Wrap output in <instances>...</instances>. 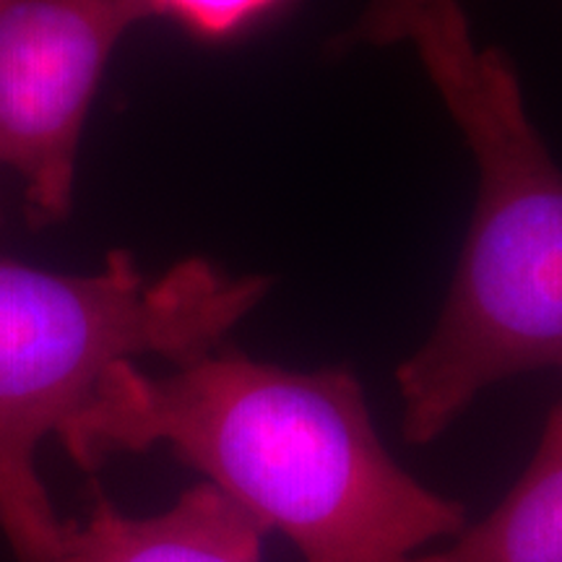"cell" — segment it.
I'll use <instances>...</instances> for the list:
<instances>
[{"label":"cell","instance_id":"1","mask_svg":"<svg viewBox=\"0 0 562 562\" xmlns=\"http://www.w3.org/2000/svg\"><path fill=\"white\" fill-rule=\"evenodd\" d=\"M58 440L87 472L165 446L305 562H409L467 529L461 503L393 461L349 370H286L235 349L165 378L121 362Z\"/></svg>","mask_w":562,"mask_h":562},{"label":"cell","instance_id":"2","mask_svg":"<svg viewBox=\"0 0 562 562\" xmlns=\"http://www.w3.org/2000/svg\"><path fill=\"white\" fill-rule=\"evenodd\" d=\"M406 42L476 165L474 220L451 292L430 339L396 372L404 438L425 446L495 383L562 370V170L510 60L476 45L463 3L422 13Z\"/></svg>","mask_w":562,"mask_h":562},{"label":"cell","instance_id":"3","mask_svg":"<svg viewBox=\"0 0 562 562\" xmlns=\"http://www.w3.org/2000/svg\"><path fill=\"white\" fill-rule=\"evenodd\" d=\"M269 286L203 258L149 277L128 250L87 277L0 261V537L13 562H55L68 526L40 476V442L58 438L115 364L220 349Z\"/></svg>","mask_w":562,"mask_h":562},{"label":"cell","instance_id":"4","mask_svg":"<svg viewBox=\"0 0 562 562\" xmlns=\"http://www.w3.org/2000/svg\"><path fill=\"white\" fill-rule=\"evenodd\" d=\"M146 0H0V167L26 180L32 220L74 206L76 157L97 83Z\"/></svg>","mask_w":562,"mask_h":562},{"label":"cell","instance_id":"5","mask_svg":"<svg viewBox=\"0 0 562 562\" xmlns=\"http://www.w3.org/2000/svg\"><path fill=\"white\" fill-rule=\"evenodd\" d=\"M269 529L201 482L157 516H128L97 492L89 516L68 521L55 562H263Z\"/></svg>","mask_w":562,"mask_h":562},{"label":"cell","instance_id":"6","mask_svg":"<svg viewBox=\"0 0 562 562\" xmlns=\"http://www.w3.org/2000/svg\"><path fill=\"white\" fill-rule=\"evenodd\" d=\"M409 562H562V404L503 503L446 550Z\"/></svg>","mask_w":562,"mask_h":562},{"label":"cell","instance_id":"7","mask_svg":"<svg viewBox=\"0 0 562 562\" xmlns=\"http://www.w3.org/2000/svg\"><path fill=\"white\" fill-rule=\"evenodd\" d=\"M151 13L170 16L203 40H227L261 19L281 0H146Z\"/></svg>","mask_w":562,"mask_h":562},{"label":"cell","instance_id":"8","mask_svg":"<svg viewBox=\"0 0 562 562\" xmlns=\"http://www.w3.org/2000/svg\"><path fill=\"white\" fill-rule=\"evenodd\" d=\"M451 3H463V0H370L347 40L375 47L398 45V42L409 40L414 21L422 13Z\"/></svg>","mask_w":562,"mask_h":562}]
</instances>
